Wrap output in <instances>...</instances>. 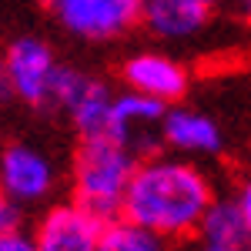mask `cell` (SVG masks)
<instances>
[{"label":"cell","instance_id":"1","mask_svg":"<svg viewBox=\"0 0 251 251\" xmlns=\"http://www.w3.org/2000/svg\"><path fill=\"white\" fill-rule=\"evenodd\" d=\"M214 181L198 161L184 154H151L137 161L121 214L164 241L198 238L208 208L214 204Z\"/></svg>","mask_w":251,"mask_h":251},{"label":"cell","instance_id":"2","mask_svg":"<svg viewBox=\"0 0 251 251\" xmlns=\"http://www.w3.org/2000/svg\"><path fill=\"white\" fill-rule=\"evenodd\" d=\"M141 157L131 154L121 141L111 134H94L80 137L74 154H71V201H77L80 208L97 214L100 221H111L124 208V194L127 184L137 171Z\"/></svg>","mask_w":251,"mask_h":251},{"label":"cell","instance_id":"3","mask_svg":"<svg viewBox=\"0 0 251 251\" xmlns=\"http://www.w3.org/2000/svg\"><path fill=\"white\" fill-rule=\"evenodd\" d=\"M50 17L80 40H114L141 24L144 0H44Z\"/></svg>","mask_w":251,"mask_h":251},{"label":"cell","instance_id":"4","mask_svg":"<svg viewBox=\"0 0 251 251\" xmlns=\"http://www.w3.org/2000/svg\"><path fill=\"white\" fill-rule=\"evenodd\" d=\"M50 104H57L64 114L71 117L77 137H94L107 134V121H111V107H114V91L104 80L84 74L77 67L60 64L54 74V91H50Z\"/></svg>","mask_w":251,"mask_h":251},{"label":"cell","instance_id":"5","mask_svg":"<svg viewBox=\"0 0 251 251\" xmlns=\"http://www.w3.org/2000/svg\"><path fill=\"white\" fill-rule=\"evenodd\" d=\"M57 184L60 171L47 151L24 144V141H14L0 151V191L14 204L20 208L44 204L47 198H54Z\"/></svg>","mask_w":251,"mask_h":251},{"label":"cell","instance_id":"6","mask_svg":"<svg viewBox=\"0 0 251 251\" xmlns=\"http://www.w3.org/2000/svg\"><path fill=\"white\" fill-rule=\"evenodd\" d=\"M57 57L50 44L40 37H17L3 50V71L14 87V100L27 107H47L57 74Z\"/></svg>","mask_w":251,"mask_h":251},{"label":"cell","instance_id":"7","mask_svg":"<svg viewBox=\"0 0 251 251\" xmlns=\"http://www.w3.org/2000/svg\"><path fill=\"white\" fill-rule=\"evenodd\" d=\"M171 104H161L148 94L137 91H124L114 94V107H111V121H107V134L121 141L131 154L137 157H151L164 148L161 137V124Z\"/></svg>","mask_w":251,"mask_h":251},{"label":"cell","instance_id":"8","mask_svg":"<svg viewBox=\"0 0 251 251\" xmlns=\"http://www.w3.org/2000/svg\"><path fill=\"white\" fill-rule=\"evenodd\" d=\"M104 221L77 201H57L37 218L34 241L40 251H97Z\"/></svg>","mask_w":251,"mask_h":251},{"label":"cell","instance_id":"9","mask_svg":"<svg viewBox=\"0 0 251 251\" xmlns=\"http://www.w3.org/2000/svg\"><path fill=\"white\" fill-rule=\"evenodd\" d=\"M121 80L127 91L148 94L161 104H177L191 87L188 67L161 50H137L121 64Z\"/></svg>","mask_w":251,"mask_h":251},{"label":"cell","instance_id":"10","mask_svg":"<svg viewBox=\"0 0 251 251\" xmlns=\"http://www.w3.org/2000/svg\"><path fill=\"white\" fill-rule=\"evenodd\" d=\"M161 137H164V148L184 157H214L225 148V134H221L218 121H211L201 111H191V107H177V104L168 107Z\"/></svg>","mask_w":251,"mask_h":251},{"label":"cell","instance_id":"11","mask_svg":"<svg viewBox=\"0 0 251 251\" xmlns=\"http://www.w3.org/2000/svg\"><path fill=\"white\" fill-rule=\"evenodd\" d=\"M211 7L198 0H144L141 24L157 40H188L208 27Z\"/></svg>","mask_w":251,"mask_h":251},{"label":"cell","instance_id":"12","mask_svg":"<svg viewBox=\"0 0 251 251\" xmlns=\"http://www.w3.org/2000/svg\"><path fill=\"white\" fill-rule=\"evenodd\" d=\"M164 238H157L154 231L141 228L134 221H127L124 214H117L111 221H104L100 231V248L97 251H164Z\"/></svg>","mask_w":251,"mask_h":251},{"label":"cell","instance_id":"13","mask_svg":"<svg viewBox=\"0 0 251 251\" xmlns=\"http://www.w3.org/2000/svg\"><path fill=\"white\" fill-rule=\"evenodd\" d=\"M198 238H214V241H248L251 231L245 225V214L238 208L234 198H214V204L208 208Z\"/></svg>","mask_w":251,"mask_h":251},{"label":"cell","instance_id":"14","mask_svg":"<svg viewBox=\"0 0 251 251\" xmlns=\"http://www.w3.org/2000/svg\"><path fill=\"white\" fill-rule=\"evenodd\" d=\"M0 251H40V248L34 241V234H24L20 228H14L0 238Z\"/></svg>","mask_w":251,"mask_h":251},{"label":"cell","instance_id":"15","mask_svg":"<svg viewBox=\"0 0 251 251\" xmlns=\"http://www.w3.org/2000/svg\"><path fill=\"white\" fill-rule=\"evenodd\" d=\"M20 228V204H14L7 194L0 191V234Z\"/></svg>","mask_w":251,"mask_h":251},{"label":"cell","instance_id":"16","mask_svg":"<svg viewBox=\"0 0 251 251\" xmlns=\"http://www.w3.org/2000/svg\"><path fill=\"white\" fill-rule=\"evenodd\" d=\"M198 251H251L248 241H214V238H198Z\"/></svg>","mask_w":251,"mask_h":251},{"label":"cell","instance_id":"17","mask_svg":"<svg viewBox=\"0 0 251 251\" xmlns=\"http://www.w3.org/2000/svg\"><path fill=\"white\" fill-rule=\"evenodd\" d=\"M234 201H238V208H241V214H245V225H248V231H251V174L238 184Z\"/></svg>","mask_w":251,"mask_h":251},{"label":"cell","instance_id":"18","mask_svg":"<svg viewBox=\"0 0 251 251\" xmlns=\"http://www.w3.org/2000/svg\"><path fill=\"white\" fill-rule=\"evenodd\" d=\"M3 100H14V87H10V77L3 71V60H0V104Z\"/></svg>","mask_w":251,"mask_h":251},{"label":"cell","instance_id":"19","mask_svg":"<svg viewBox=\"0 0 251 251\" xmlns=\"http://www.w3.org/2000/svg\"><path fill=\"white\" fill-rule=\"evenodd\" d=\"M231 3H234V14L241 17V24L251 27V0H231Z\"/></svg>","mask_w":251,"mask_h":251},{"label":"cell","instance_id":"20","mask_svg":"<svg viewBox=\"0 0 251 251\" xmlns=\"http://www.w3.org/2000/svg\"><path fill=\"white\" fill-rule=\"evenodd\" d=\"M198 3H204V7H211V10H214V7H218L221 0H198Z\"/></svg>","mask_w":251,"mask_h":251},{"label":"cell","instance_id":"21","mask_svg":"<svg viewBox=\"0 0 251 251\" xmlns=\"http://www.w3.org/2000/svg\"><path fill=\"white\" fill-rule=\"evenodd\" d=\"M0 238H3V234H0Z\"/></svg>","mask_w":251,"mask_h":251}]
</instances>
